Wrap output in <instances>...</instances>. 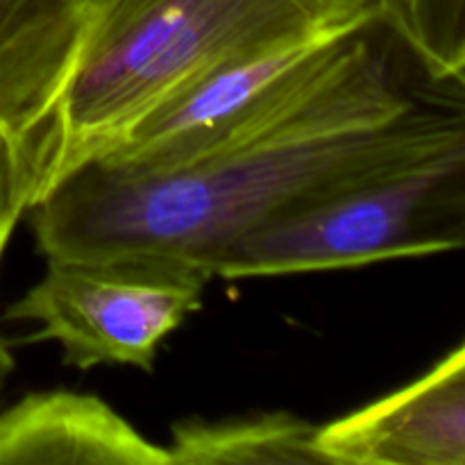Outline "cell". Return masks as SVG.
Masks as SVG:
<instances>
[{"label":"cell","mask_w":465,"mask_h":465,"mask_svg":"<svg viewBox=\"0 0 465 465\" xmlns=\"http://www.w3.org/2000/svg\"><path fill=\"white\" fill-rule=\"evenodd\" d=\"M82 3H84V5H86V3H89V0H82Z\"/></svg>","instance_id":"cell-12"},{"label":"cell","mask_w":465,"mask_h":465,"mask_svg":"<svg viewBox=\"0 0 465 465\" xmlns=\"http://www.w3.org/2000/svg\"><path fill=\"white\" fill-rule=\"evenodd\" d=\"M207 277L150 259H45L35 286L5 321L35 322L27 343H57L66 366H132L153 372L166 336L203 307Z\"/></svg>","instance_id":"cell-4"},{"label":"cell","mask_w":465,"mask_h":465,"mask_svg":"<svg viewBox=\"0 0 465 465\" xmlns=\"http://www.w3.org/2000/svg\"><path fill=\"white\" fill-rule=\"evenodd\" d=\"M391 23L436 84H465V0H389Z\"/></svg>","instance_id":"cell-9"},{"label":"cell","mask_w":465,"mask_h":465,"mask_svg":"<svg viewBox=\"0 0 465 465\" xmlns=\"http://www.w3.org/2000/svg\"><path fill=\"white\" fill-rule=\"evenodd\" d=\"M12 372H14V357H12V352H9L7 343L0 339V393H3L5 384H7V380Z\"/></svg>","instance_id":"cell-11"},{"label":"cell","mask_w":465,"mask_h":465,"mask_svg":"<svg viewBox=\"0 0 465 465\" xmlns=\"http://www.w3.org/2000/svg\"><path fill=\"white\" fill-rule=\"evenodd\" d=\"M325 465H465V345L411 384L316 427Z\"/></svg>","instance_id":"cell-5"},{"label":"cell","mask_w":465,"mask_h":465,"mask_svg":"<svg viewBox=\"0 0 465 465\" xmlns=\"http://www.w3.org/2000/svg\"><path fill=\"white\" fill-rule=\"evenodd\" d=\"M44 189L41 145L0 130V259L14 230Z\"/></svg>","instance_id":"cell-10"},{"label":"cell","mask_w":465,"mask_h":465,"mask_svg":"<svg viewBox=\"0 0 465 465\" xmlns=\"http://www.w3.org/2000/svg\"><path fill=\"white\" fill-rule=\"evenodd\" d=\"M0 465H171V457L95 395L45 391L0 411Z\"/></svg>","instance_id":"cell-7"},{"label":"cell","mask_w":465,"mask_h":465,"mask_svg":"<svg viewBox=\"0 0 465 465\" xmlns=\"http://www.w3.org/2000/svg\"><path fill=\"white\" fill-rule=\"evenodd\" d=\"M316 427L289 411L177 422L166 445L171 465H325Z\"/></svg>","instance_id":"cell-8"},{"label":"cell","mask_w":465,"mask_h":465,"mask_svg":"<svg viewBox=\"0 0 465 465\" xmlns=\"http://www.w3.org/2000/svg\"><path fill=\"white\" fill-rule=\"evenodd\" d=\"M372 0H89L44 134L41 195L209 68L352 23Z\"/></svg>","instance_id":"cell-2"},{"label":"cell","mask_w":465,"mask_h":465,"mask_svg":"<svg viewBox=\"0 0 465 465\" xmlns=\"http://www.w3.org/2000/svg\"><path fill=\"white\" fill-rule=\"evenodd\" d=\"M389 0L186 162L132 171L84 162L30 209L44 259H150L212 277L243 232L465 141L461 86L411 73Z\"/></svg>","instance_id":"cell-1"},{"label":"cell","mask_w":465,"mask_h":465,"mask_svg":"<svg viewBox=\"0 0 465 465\" xmlns=\"http://www.w3.org/2000/svg\"><path fill=\"white\" fill-rule=\"evenodd\" d=\"M84 18L82 0H0V130L44 145Z\"/></svg>","instance_id":"cell-6"},{"label":"cell","mask_w":465,"mask_h":465,"mask_svg":"<svg viewBox=\"0 0 465 465\" xmlns=\"http://www.w3.org/2000/svg\"><path fill=\"white\" fill-rule=\"evenodd\" d=\"M465 245V141L291 209L225 245L212 277L343 271Z\"/></svg>","instance_id":"cell-3"}]
</instances>
